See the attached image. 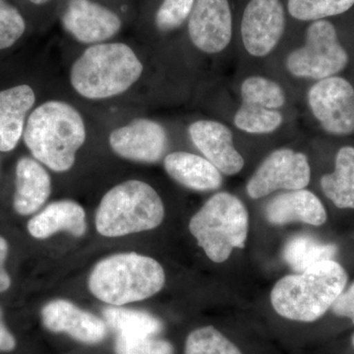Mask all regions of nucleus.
Wrapping results in <instances>:
<instances>
[{"instance_id":"obj_35","label":"nucleus","mask_w":354,"mask_h":354,"mask_svg":"<svg viewBox=\"0 0 354 354\" xmlns=\"http://www.w3.org/2000/svg\"><path fill=\"white\" fill-rule=\"evenodd\" d=\"M353 346H354V335H353Z\"/></svg>"},{"instance_id":"obj_2","label":"nucleus","mask_w":354,"mask_h":354,"mask_svg":"<svg viewBox=\"0 0 354 354\" xmlns=\"http://www.w3.org/2000/svg\"><path fill=\"white\" fill-rule=\"evenodd\" d=\"M348 283L339 263L325 260L306 271L279 279L271 293L277 313L298 322H314L332 307Z\"/></svg>"},{"instance_id":"obj_4","label":"nucleus","mask_w":354,"mask_h":354,"mask_svg":"<svg viewBox=\"0 0 354 354\" xmlns=\"http://www.w3.org/2000/svg\"><path fill=\"white\" fill-rule=\"evenodd\" d=\"M165 276L160 263L137 253H121L95 266L88 288L106 304L121 306L153 297L164 288Z\"/></svg>"},{"instance_id":"obj_19","label":"nucleus","mask_w":354,"mask_h":354,"mask_svg":"<svg viewBox=\"0 0 354 354\" xmlns=\"http://www.w3.org/2000/svg\"><path fill=\"white\" fill-rule=\"evenodd\" d=\"M87 230L83 207L71 200L51 203L28 223V232L35 239H46L58 232L82 236Z\"/></svg>"},{"instance_id":"obj_20","label":"nucleus","mask_w":354,"mask_h":354,"mask_svg":"<svg viewBox=\"0 0 354 354\" xmlns=\"http://www.w3.org/2000/svg\"><path fill=\"white\" fill-rule=\"evenodd\" d=\"M165 169L171 178L189 189L216 190L223 183V176L215 165L194 153H169L165 158Z\"/></svg>"},{"instance_id":"obj_27","label":"nucleus","mask_w":354,"mask_h":354,"mask_svg":"<svg viewBox=\"0 0 354 354\" xmlns=\"http://www.w3.org/2000/svg\"><path fill=\"white\" fill-rule=\"evenodd\" d=\"M354 0H288V12L301 21H318L346 12Z\"/></svg>"},{"instance_id":"obj_6","label":"nucleus","mask_w":354,"mask_h":354,"mask_svg":"<svg viewBox=\"0 0 354 354\" xmlns=\"http://www.w3.org/2000/svg\"><path fill=\"white\" fill-rule=\"evenodd\" d=\"M248 227L245 206L227 192L209 198L189 223L191 234L215 263L225 262L234 248H244Z\"/></svg>"},{"instance_id":"obj_24","label":"nucleus","mask_w":354,"mask_h":354,"mask_svg":"<svg viewBox=\"0 0 354 354\" xmlns=\"http://www.w3.org/2000/svg\"><path fill=\"white\" fill-rule=\"evenodd\" d=\"M283 123V114L277 109H266L252 102H242L234 116L235 127L251 134L276 131Z\"/></svg>"},{"instance_id":"obj_34","label":"nucleus","mask_w":354,"mask_h":354,"mask_svg":"<svg viewBox=\"0 0 354 354\" xmlns=\"http://www.w3.org/2000/svg\"><path fill=\"white\" fill-rule=\"evenodd\" d=\"M29 3L32 4L35 6H44V4L48 3L50 0H27Z\"/></svg>"},{"instance_id":"obj_10","label":"nucleus","mask_w":354,"mask_h":354,"mask_svg":"<svg viewBox=\"0 0 354 354\" xmlns=\"http://www.w3.org/2000/svg\"><path fill=\"white\" fill-rule=\"evenodd\" d=\"M285 26V11L279 0H250L241 21L242 43L253 57H266L279 44Z\"/></svg>"},{"instance_id":"obj_14","label":"nucleus","mask_w":354,"mask_h":354,"mask_svg":"<svg viewBox=\"0 0 354 354\" xmlns=\"http://www.w3.org/2000/svg\"><path fill=\"white\" fill-rule=\"evenodd\" d=\"M36 101V91L29 83L0 87V153L12 152L19 145Z\"/></svg>"},{"instance_id":"obj_9","label":"nucleus","mask_w":354,"mask_h":354,"mask_svg":"<svg viewBox=\"0 0 354 354\" xmlns=\"http://www.w3.org/2000/svg\"><path fill=\"white\" fill-rule=\"evenodd\" d=\"M310 177L311 169L304 153L279 149L266 158L251 177L246 186L247 194L252 199H259L279 189H304Z\"/></svg>"},{"instance_id":"obj_16","label":"nucleus","mask_w":354,"mask_h":354,"mask_svg":"<svg viewBox=\"0 0 354 354\" xmlns=\"http://www.w3.org/2000/svg\"><path fill=\"white\" fill-rule=\"evenodd\" d=\"M190 138L200 152L216 169L227 176L241 171L244 160L234 148V136L230 128L214 120H199L189 127Z\"/></svg>"},{"instance_id":"obj_13","label":"nucleus","mask_w":354,"mask_h":354,"mask_svg":"<svg viewBox=\"0 0 354 354\" xmlns=\"http://www.w3.org/2000/svg\"><path fill=\"white\" fill-rule=\"evenodd\" d=\"M62 23L65 31L82 44H102L122 27L118 14L92 0H69Z\"/></svg>"},{"instance_id":"obj_12","label":"nucleus","mask_w":354,"mask_h":354,"mask_svg":"<svg viewBox=\"0 0 354 354\" xmlns=\"http://www.w3.org/2000/svg\"><path fill=\"white\" fill-rule=\"evenodd\" d=\"M191 41L206 53H218L230 44L232 17L228 0H197L189 16Z\"/></svg>"},{"instance_id":"obj_25","label":"nucleus","mask_w":354,"mask_h":354,"mask_svg":"<svg viewBox=\"0 0 354 354\" xmlns=\"http://www.w3.org/2000/svg\"><path fill=\"white\" fill-rule=\"evenodd\" d=\"M185 354H242L239 348L213 326L190 333L185 342Z\"/></svg>"},{"instance_id":"obj_1","label":"nucleus","mask_w":354,"mask_h":354,"mask_svg":"<svg viewBox=\"0 0 354 354\" xmlns=\"http://www.w3.org/2000/svg\"><path fill=\"white\" fill-rule=\"evenodd\" d=\"M22 139L32 157L41 165L53 171H67L85 143V123L66 102H46L30 113Z\"/></svg>"},{"instance_id":"obj_32","label":"nucleus","mask_w":354,"mask_h":354,"mask_svg":"<svg viewBox=\"0 0 354 354\" xmlns=\"http://www.w3.org/2000/svg\"><path fill=\"white\" fill-rule=\"evenodd\" d=\"M9 245L6 239L0 236V293L8 290L11 286V279L6 269V262L8 256Z\"/></svg>"},{"instance_id":"obj_7","label":"nucleus","mask_w":354,"mask_h":354,"mask_svg":"<svg viewBox=\"0 0 354 354\" xmlns=\"http://www.w3.org/2000/svg\"><path fill=\"white\" fill-rule=\"evenodd\" d=\"M349 57L329 21H314L306 30L305 44L291 51L286 68L299 78L322 80L335 76L348 66Z\"/></svg>"},{"instance_id":"obj_5","label":"nucleus","mask_w":354,"mask_h":354,"mask_svg":"<svg viewBox=\"0 0 354 354\" xmlns=\"http://www.w3.org/2000/svg\"><path fill=\"white\" fill-rule=\"evenodd\" d=\"M164 218V204L152 186L143 181L128 180L102 198L95 215V227L104 236H124L153 230Z\"/></svg>"},{"instance_id":"obj_28","label":"nucleus","mask_w":354,"mask_h":354,"mask_svg":"<svg viewBox=\"0 0 354 354\" xmlns=\"http://www.w3.org/2000/svg\"><path fill=\"white\" fill-rule=\"evenodd\" d=\"M27 31V21L17 6L0 0V53L11 50Z\"/></svg>"},{"instance_id":"obj_17","label":"nucleus","mask_w":354,"mask_h":354,"mask_svg":"<svg viewBox=\"0 0 354 354\" xmlns=\"http://www.w3.org/2000/svg\"><path fill=\"white\" fill-rule=\"evenodd\" d=\"M51 193L50 174L41 162L31 157H21L15 169L13 208L21 216L36 213L48 201Z\"/></svg>"},{"instance_id":"obj_33","label":"nucleus","mask_w":354,"mask_h":354,"mask_svg":"<svg viewBox=\"0 0 354 354\" xmlns=\"http://www.w3.org/2000/svg\"><path fill=\"white\" fill-rule=\"evenodd\" d=\"M16 348V339L4 323L3 315L0 309V351L11 353Z\"/></svg>"},{"instance_id":"obj_11","label":"nucleus","mask_w":354,"mask_h":354,"mask_svg":"<svg viewBox=\"0 0 354 354\" xmlns=\"http://www.w3.org/2000/svg\"><path fill=\"white\" fill-rule=\"evenodd\" d=\"M109 145L121 158L153 164L164 157L169 147V138L160 123L137 118L111 132Z\"/></svg>"},{"instance_id":"obj_23","label":"nucleus","mask_w":354,"mask_h":354,"mask_svg":"<svg viewBox=\"0 0 354 354\" xmlns=\"http://www.w3.org/2000/svg\"><path fill=\"white\" fill-rule=\"evenodd\" d=\"M111 329L123 335H155L162 330V324L152 314L138 310L108 307L102 311Z\"/></svg>"},{"instance_id":"obj_3","label":"nucleus","mask_w":354,"mask_h":354,"mask_svg":"<svg viewBox=\"0 0 354 354\" xmlns=\"http://www.w3.org/2000/svg\"><path fill=\"white\" fill-rule=\"evenodd\" d=\"M142 73L143 65L127 44H97L76 60L70 81L86 99L104 100L127 92Z\"/></svg>"},{"instance_id":"obj_29","label":"nucleus","mask_w":354,"mask_h":354,"mask_svg":"<svg viewBox=\"0 0 354 354\" xmlns=\"http://www.w3.org/2000/svg\"><path fill=\"white\" fill-rule=\"evenodd\" d=\"M114 351L116 354H174L171 342L152 335H118Z\"/></svg>"},{"instance_id":"obj_21","label":"nucleus","mask_w":354,"mask_h":354,"mask_svg":"<svg viewBox=\"0 0 354 354\" xmlns=\"http://www.w3.org/2000/svg\"><path fill=\"white\" fill-rule=\"evenodd\" d=\"M321 187L328 199L339 209H354V147L339 149L335 171L321 178Z\"/></svg>"},{"instance_id":"obj_8","label":"nucleus","mask_w":354,"mask_h":354,"mask_svg":"<svg viewBox=\"0 0 354 354\" xmlns=\"http://www.w3.org/2000/svg\"><path fill=\"white\" fill-rule=\"evenodd\" d=\"M308 104L326 132L335 136L354 132V88L346 79L335 75L319 80L309 90Z\"/></svg>"},{"instance_id":"obj_31","label":"nucleus","mask_w":354,"mask_h":354,"mask_svg":"<svg viewBox=\"0 0 354 354\" xmlns=\"http://www.w3.org/2000/svg\"><path fill=\"white\" fill-rule=\"evenodd\" d=\"M335 315L351 319L354 324V283L348 290L342 291L332 305Z\"/></svg>"},{"instance_id":"obj_26","label":"nucleus","mask_w":354,"mask_h":354,"mask_svg":"<svg viewBox=\"0 0 354 354\" xmlns=\"http://www.w3.org/2000/svg\"><path fill=\"white\" fill-rule=\"evenodd\" d=\"M241 99L266 109H278L285 104L286 95L278 83L265 77L252 76L242 83Z\"/></svg>"},{"instance_id":"obj_15","label":"nucleus","mask_w":354,"mask_h":354,"mask_svg":"<svg viewBox=\"0 0 354 354\" xmlns=\"http://www.w3.org/2000/svg\"><path fill=\"white\" fill-rule=\"evenodd\" d=\"M41 320L50 332L67 334L84 344H99L106 335L104 321L67 300H53L46 304L41 310Z\"/></svg>"},{"instance_id":"obj_18","label":"nucleus","mask_w":354,"mask_h":354,"mask_svg":"<svg viewBox=\"0 0 354 354\" xmlns=\"http://www.w3.org/2000/svg\"><path fill=\"white\" fill-rule=\"evenodd\" d=\"M265 215L270 223L277 225L301 221L319 227L327 221V212L321 200L304 189L290 191L272 198L266 206Z\"/></svg>"},{"instance_id":"obj_22","label":"nucleus","mask_w":354,"mask_h":354,"mask_svg":"<svg viewBox=\"0 0 354 354\" xmlns=\"http://www.w3.org/2000/svg\"><path fill=\"white\" fill-rule=\"evenodd\" d=\"M337 252L334 244L323 243L309 235H297L286 242L283 256L293 271L302 272L321 261L334 259Z\"/></svg>"},{"instance_id":"obj_30","label":"nucleus","mask_w":354,"mask_h":354,"mask_svg":"<svg viewBox=\"0 0 354 354\" xmlns=\"http://www.w3.org/2000/svg\"><path fill=\"white\" fill-rule=\"evenodd\" d=\"M194 6L195 0H164L156 13V26L162 32L174 31L189 17Z\"/></svg>"}]
</instances>
